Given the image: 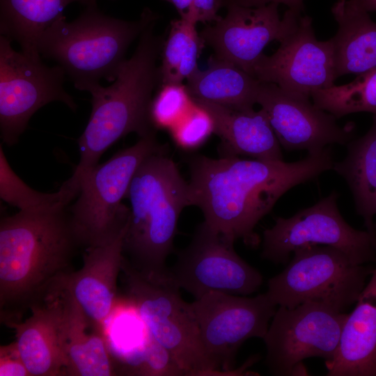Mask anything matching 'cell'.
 <instances>
[{"label":"cell","mask_w":376,"mask_h":376,"mask_svg":"<svg viewBox=\"0 0 376 376\" xmlns=\"http://www.w3.org/2000/svg\"><path fill=\"white\" fill-rule=\"evenodd\" d=\"M354 1L367 12H376V0H354Z\"/></svg>","instance_id":"36"},{"label":"cell","mask_w":376,"mask_h":376,"mask_svg":"<svg viewBox=\"0 0 376 376\" xmlns=\"http://www.w3.org/2000/svg\"><path fill=\"white\" fill-rule=\"evenodd\" d=\"M53 293L58 311V334L65 375H113L104 332L88 319L61 283Z\"/></svg>","instance_id":"18"},{"label":"cell","mask_w":376,"mask_h":376,"mask_svg":"<svg viewBox=\"0 0 376 376\" xmlns=\"http://www.w3.org/2000/svg\"><path fill=\"white\" fill-rule=\"evenodd\" d=\"M313 104L336 118L358 112L376 116V69L358 75L351 82L314 92Z\"/></svg>","instance_id":"27"},{"label":"cell","mask_w":376,"mask_h":376,"mask_svg":"<svg viewBox=\"0 0 376 376\" xmlns=\"http://www.w3.org/2000/svg\"><path fill=\"white\" fill-rule=\"evenodd\" d=\"M167 150L148 157L140 165L125 198L130 218L123 238V255L135 269L163 274L173 250L178 219L192 205L189 182L181 175Z\"/></svg>","instance_id":"4"},{"label":"cell","mask_w":376,"mask_h":376,"mask_svg":"<svg viewBox=\"0 0 376 376\" xmlns=\"http://www.w3.org/2000/svg\"><path fill=\"white\" fill-rule=\"evenodd\" d=\"M172 4L180 14L184 17L189 11L193 0H164Z\"/></svg>","instance_id":"35"},{"label":"cell","mask_w":376,"mask_h":376,"mask_svg":"<svg viewBox=\"0 0 376 376\" xmlns=\"http://www.w3.org/2000/svg\"><path fill=\"white\" fill-rule=\"evenodd\" d=\"M196 25L181 17L171 22L160 56L161 85L182 84L198 70V60L205 44Z\"/></svg>","instance_id":"26"},{"label":"cell","mask_w":376,"mask_h":376,"mask_svg":"<svg viewBox=\"0 0 376 376\" xmlns=\"http://www.w3.org/2000/svg\"><path fill=\"white\" fill-rule=\"evenodd\" d=\"M347 315L318 302H306L292 308L278 306L263 338L269 373L307 375L302 363L305 359L331 360L338 349Z\"/></svg>","instance_id":"9"},{"label":"cell","mask_w":376,"mask_h":376,"mask_svg":"<svg viewBox=\"0 0 376 376\" xmlns=\"http://www.w3.org/2000/svg\"><path fill=\"white\" fill-rule=\"evenodd\" d=\"M157 17L146 8L139 20L126 21L102 13L97 4L86 6L70 22L64 15L54 22L42 35L38 52L56 61L77 89L90 93L102 79H116L129 46Z\"/></svg>","instance_id":"5"},{"label":"cell","mask_w":376,"mask_h":376,"mask_svg":"<svg viewBox=\"0 0 376 376\" xmlns=\"http://www.w3.org/2000/svg\"><path fill=\"white\" fill-rule=\"evenodd\" d=\"M331 13L338 29L331 41L337 78L376 69V22L354 0H337Z\"/></svg>","instance_id":"22"},{"label":"cell","mask_w":376,"mask_h":376,"mask_svg":"<svg viewBox=\"0 0 376 376\" xmlns=\"http://www.w3.org/2000/svg\"><path fill=\"white\" fill-rule=\"evenodd\" d=\"M80 244L67 207L19 210L0 221V313L7 327L22 321L61 279Z\"/></svg>","instance_id":"2"},{"label":"cell","mask_w":376,"mask_h":376,"mask_svg":"<svg viewBox=\"0 0 376 376\" xmlns=\"http://www.w3.org/2000/svg\"><path fill=\"white\" fill-rule=\"evenodd\" d=\"M125 366L127 373L139 375H186L172 354L147 334L142 348Z\"/></svg>","instance_id":"30"},{"label":"cell","mask_w":376,"mask_h":376,"mask_svg":"<svg viewBox=\"0 0 376 376\" xmlns=\"http://www.w3.org/2000/svg\"><path fill=\"white\" fill-rule=\"evenodd\" d=\"M276 3L258 7L227 6V14L200 33L213 56L231 63L251 76L254 65L271 42H279L295 27L302 14L287 9L282 18Z\"/></svg>","instance_id":"15"},{"label":"cell","mask_w":376,"mask_h":376,"mask_svg":"<svg viewBox=\"0 0 376 376\" xmlns=\"http://www.w3.org/2000/svg\"><path fill=\"white\" fill-rule=\"evenodd\" d=\"M187 160L192 205L201 210L204 221L214 231L251 247L260 241L256 226L279 198L292 187L332 169L334 164L327 148L294 162L202 155Z\"/></svg>","instance_id":"1"},{"label":"cell","mask_w":376,"mask_h":376,"mask_svg":"<svg viewBox=\"0 0 376 376\" xmlns=\"http://www.w3.org/2000/svg\"><path fill=\"white\" fill-rule=\"evenodd\" d=\"M158 18L143 30L132 56L124 62L113 84L107 87L100 84L90 92L91 113L78 139L79 162L65 181L76 191L102 155L118 140L132 132L141 137L157 130L150 109L152 92L161 86L157 61L164 37L154 30Z\"/></svg>","instance_id":"3"},{"label":"cell","mask_w":376,"mask_h":376,"mask_svg":"<svg viewBox=\"0 0 376 376\" xmlns=\"http://www.w3.org/2000/svg\"><path fill=\"white\" fill-rule=\"evenodd\" d=\"M376 237V223H375ZM329 376H376V266L344 324Z\"/></svg>","instance_id":"20"},{"label":"cell","mask_w":376,"mask_h":376,"mask_svg":"<svg viewBox=\"0 0 376 376\" xmlns=\"http://www.w3.org/2000/svg\"><path fill=\"white\" fill-rule=\"evenodd\" d=\"M224 7V0H193L188 13L182 17L196 24L213 22L221 17L218 10Z\"/></svg>","instance_id":"33"},{"label":"cell","mask_w":376,"mask_h":376,"mask_svg":"<svg viewBox=\"0 0 376 376\" xmlns=\"http://www.w3.org/2000/svg\"><path fill=\"white\" fill-rule=\"evenodd\" d=\"M337 198L333 191L289 218H275L274 225L263 231L260 257L286 264L300 247L326 245L340 250L355 264L376 262L375 235L350 226L338 210Z\"/></svg>","instance_id":"10"},{"label":"cell","mask_w":376,"mask_h":376,"mask_svg":"<svg viewBox=\"0 0 376 376\" xmlns=\"http://www.w3.org/2000/svg\"><path fill=\"white\" fill-rule=\"evenodd\" d=\"M193 104L186 86L164 84L152 98L150 114L157 129H171L188 112Z\"/></svg>","instance_id":"29"},{"label":"cell","mask_w":376,"mask_h":376,"mask_svg":"<svg viewBox=\"0 0 376 376\" xmlns=\"http://www.w3.org/2000/svg\"><path fill=\"white\" fill-rule=\"evenodd\" d=\"M170 130L178 146L193 150L209 138L213 133L214 125L210 115L193 103L188 112Z\"/></svg>","instance_id":"31"},{"label":"cell","mask_w":376,"mask_h":376,"mask_svg":"<svg viewBox=\"0 0 376 376\" xmlns=\"http://www.w3.org/2000/svg\"><path fill=\"white\" fill-rule=\"evenodd\" d=\"M191 100H204L233 109L249 111L257 104L260 81L228 61L212 55L208 67L187 79Z\"/></svg>","instance_id":"23"},{"label":"cell","mask_w":376,"mask_h":376,"mask_svg":"<svg viewBox=\"0 0 376 376\" xmlns=\"http://www.w3.org/2000/svg\"><path fill=\"white\" fill-rule=\"evenodd\" d=\"M89 6L96 0H0V33L19 44L22 52L41 57L38 46L43 33L72 3Z\"/></svg>","instance_id":"24"},{"label":"cell","mask_w":376,"mask_h":376,"mask_svg":"<svg viewBox=\"0 0 376 376\" xmlns=\"http://www.w3.org/2000/svg\"><path fill=\"white\" fill-rule=\"evenodd\" d=\"M233 245L203 221L168 269L169 275L195 299L210 292L251 295L261 286L263 276L236 253Z\"/></svg>","instance_id":"13"},{"label":"cell","mask_w":376,"mask_h":376,"mask_svg":"<svg viewBox=\"0 0 376 376\" xmlns=\"http://www.w3.org/2000/svg\"><path fill=\"white\" fill-rule=\"evenodd\" d=\"M292 254L287 267L267 282L266 293L277 306L318 302L345 312L356 303L374 268L354 263L331 246L307 245Z\"/></svg>","instance_id":"8"},{"label":"cell","mask_w":376,"mask_h":376,"mask_svg":"<svg viewBox=\"0 0 376 376\" xmlns=\"http://www.w3.org/2000/svg\"><path fill=\"white\" fill-rule=\"evenodd\" d=\"M0 196L3 201L19 210L67 207L76 198L70 191L63 187L54 193H42L29 187L10 168L1 145Z\"/></svg>","instance_id":"28"},{"label":"cell","mask_w":376,"mask_h":376,"mask_svg":"<svg viewBox=\"0 0 376 376\" xmlns=\"http://www.w3.org/2000/svg\"><path fill=\"white\" fill-rule=\"evenodd\" d=\"M30 375L17 348L16 342L0 347V376Z\"/></svg>","instance_id":"32"},{"label":"cell","mask_w":376,"mask_h":376,"mask_svg":"<svg viewBox=\"0 0 376 376\" xmlns=\"http://www.w3.org/2000/svg\"><path fill=\"white\" fill-rule=\"evenodd\" d=\"M252 75L289 94L310 98L314 92L335 85L337 77L331 41L318 40L313 19L301 15L277 50L271 56L261 55Z\"/></svg>","instance_id":"14"},{"label":"cell","mask_w":376,"mask_h":376,"mask_svg":"<svg viewBox=\"0 0 376 376\" xmlns=\"http://www.w3.org/2000/svg\"><path fill=\"white\" fill-rule=\"evenodd\" d=\"M343 160L334 162L333 169L346 181L352 191L356 211L366 230L375 235L376 215V116L369 130L347 144Z\"/></svg>","instance_id":"25"},{"label":"cell","mask_w":376,"mask_h":376,"mask_svg":"<svg viewBox=\"0 0 376 376\" xmlns=\"http://www.w3.org/2000/svg\"><path fill=\"white\" fill-rule=\"evenodd\" d=\"M127 228L113 240L87 248L82 267L61 281L88 319L104 332L105 322L115 306Z\"/></svg>","instance_id":"17"},{"label":"cell","mask_w":376,"mask_h":376,"mask_svg":"<svg viewBox=\"0 0 376 376\" xmlns=\"http://www.w3.org/2000/svg\"><path fill=\"white\" fill-rule=\"evenodd\" d=\"M121 271L127 298L147 334L172 354L186 375H218L204 350L191 303L182 298L180 288L168 270L163 274L143 273L124 257Z\"/></svg>","instance_id":"6"},{"label":"cell","mask_w":376,"mask_h":376,"mask_svg":"<svg viewBox=\"0 0 376 376\" xmlns=\"http://www.w3.org/2000/svg\"><path fill=\"white\" fill-rule=\"evenodd\" d=\"M256 102L286 150L311 152L353 139L354 123L340 126L334 115L315 106L310 98L289 94L274 84L260 82Z\"/></svg>","instance_id":"16"},{"label":"cell","mask_w":376,"mask_h":376,"mask_svg":"<svg viewBox=\"0 0 376 376\" xmlns=\"http://www.w3.org/2000/svg\"><path fill=\"white\" fill-rule=\"evenodd\" d=\"M270 3L283 4L288 9L299 14H302L305 10L304 0H224V6L234 4L245 7H258Z\"/></svg>","instance_id":"34"},{"label":"cell","mask_w":376,"mask_h":376,"mask_svg":"<svg viewBox=\"0 0 376 376\" xmlns=\"http://www.w3.org/2000/svg\"><path fill=\"white\" fill-rule=\"evenodd\" d=\"M191 100L211 117L213 133L221 139V157L242 155L283 161L281 145L263 109L243 111L204 100Z\"/></svg>","instance_id":"19"},{"label":"cell","mask_w":376,"mask_h":376,"mask_svg":"<svg viewBox=\"0 0 376 376\" xmlns=\"http://www.w3.org/2000/svg\"><path fill=\"white\" fill-rule=\"evenodd\" d=\"M24 322L12 324L21 358L31 376L65 375L58 334V311L54 293L33 304Z\"/></svg>","instance_id":"21"},{"label":"cell","mask_w":376,"mask_h":376,"mask_svg":"<svg viewBox=\"0 0 376 376\" xmlns=\"http://www.w3.org/2000/svg\"><path fill=\"white\" fill-rule=\"evenodd\" d=\"M191 305L205 354L220 375L237 373L240 347L249 338L265 337L277 306L266 292L247 297L210 292Z\"/></svg>","instance_id":"12"},{"label":"cell","mask_w":376,"mask_h":376,"mask_svg":"<svg viewBox=\"0 0 376 376\" xmlns=\"http://www.w3.org/2000/svg\"><path fill=\"white\" fill-rule=\"evenodd\" d=\"M11 42L0 36V134L9 146L17 143L32 116L43 106L59 101L77 109L63 88V69L46 65L41 57L17 52Z\"/></svg>","instance_id":"11"},{"label":"cell","mask_w":376,"mask_h":376,"mask_svg":"<svg viewBox=\"0 0 376 376\" xmlns=\"http://www.w3.org/2000/svg\"><path fill=\"white\" fill-rule=\"evenodd\" d=\"M165 149L166 145L160 144L156 132H152L86 174L75 201L68 206L80 246L90 248L107 244L125 229L130 210L122 200L130 182L148 157Z\"/></svg>","instance_id":"7"}]
</instances>
